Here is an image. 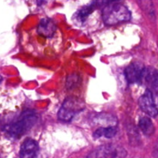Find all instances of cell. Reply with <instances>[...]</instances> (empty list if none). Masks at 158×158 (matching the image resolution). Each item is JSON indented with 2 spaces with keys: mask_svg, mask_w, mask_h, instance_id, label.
<instances>
[{
  "mask_svg": "<svg viewBox=\"0 0 158 158\" xmlns=\"http://www.w3.org/2000/svg\"><path fill=\"white\" fill-rule=\"evenodd\" d=\"M37 121V116L32 110H26L21 114L18 119L4 125L3 132L12 139L20 138L34 126Z\"/></svg>",
  "mask_w": 158,
  "mask_h": 158,
  "instance_id": "cell-1",
  "label": "cell"
},
{
  "mask_svg": "<svg viewBox=\"0 0 158 158\" xmlns=\"http://www.w3.org/2000/svg\"><path fill=\"white\" fill-rule=\"evenodd\" d=\"M102 18L106 25L114 26L129 21L131 13L129 9L120 2L106 5L102 10Z\"/></svg>",
  "mask_w": 158,
  "mask_h": 158,
  "instance_id": "cell-2",
  "label": "cell"
},
{
  "mask_svg": "<svg viewBox=\"0 0 158 158\" xmlns=\"http://www.w3.org/2000/svg\"><path fill=\"white\" fill-rule=\"evenodd\" d=\"M85 108L83 101L77 97H68L63 102L58 112L59 120L63 122H69Z\"/></svg>",
  "mask_w": 158,
  "mask_h": 158,
  "instance_id": "cell-3",
  "label": "cell"
},
{
  "mask_svg": "<svg viewBox=\"0 0 158 158\" xmlns=\"http://www.w3.org/2000/svg\"><path fill=\"white\" fill-rule=\"evenodd\" d=\"M139 106L143 113L151 117L158 115V102L154 93L147 89L139 99Z\"/></svg>",
  "mask_w": 158,
  "mask_h": 158,
  "instance_id": "cell-4",
  "label": "cell"
},
{
  "mask_svg": "<svg viewBox=\"0 0 158 158\" xmlns=\"http://www.w3.org/2000/svg\"><path fill=\"white\" fill-rule=\"evenodd\" d=\"M127 151L120 146L114 144H106L97 148L91 151L87 155L88 157H124Z\"/></svg>",
  "mask_w": 158,
  "mask_h": 158,
  "instance_id": "cell-5",
  "label": "cell"
},
{
  "mask_svg": "<svg viewBox=\"0 0 158 158\" xmlns=\"http://www.w3.org/2000/svg\"><path fill=\"white\" fill-rule=\"evenodd\" d=\"M145 69L146 67H144L142 63L138 62L130 64L124 71L125 77L128 83L140 84L144 78Z\"/></svg>",
  "mask_w": 158,
  "mask_h": 158,
  "instance_id": "cell-6",
  "label": "cell"
},
{
  "mask_svg": "<svg viewBox=\"0 0 158 158\" xmlns=\"http://www.w3.org/2000/svg\"><path fill=\"white\" fill-rule=\"evenodd\" d=\"M39 152V146L36 141L32 139H27L21 145L19 151L20 157H35Z\"/></svg>",
  "mask_w": 158,
  "mask_h": 158,
  "instance_id": "cell-7",
  "label": "cell"
},
{
  "mask_svg": "<svg viewBox=\"0 0 158 158\" xmlns=\"http://www.w3.org/2000/svg\"><path fill=\"white\" fill-rule=\"evenodd\" d=\"M56 31V26L52 19L49 18H44L40 21L37 28V32L42 36L49 38L55 34Z\"/></svg>",
  "mask_w": 158,
  "mask_h": 158,
  "instance_id": "cell-8",
  "label": "cell"
},
{
  "mask_svg": "<svg viewBox=\"0 0 158 158\" xmlns=\"http://www.w3.org/2000/svg\"><path fill=\"white\" fill-rule=\"evenodd\" d=\"M143 80L151 89L158 92V70L152 67L146 68Z\"/></svg>",
  "mask_w": 158,
  "mask_h": 158,
  "instance_id": "cell-9",
  "label": "cell"
},
{
  "mask_svg": "<svg viewBox=\"0 0 158 158\" xmlns=\"http://www.w3.org/2000/svg\"><path fill=\"white\" fill-rule=\"evenodd\" d=\"M118 128L117 125L113 126H107L105 127L98 128L97 131H94V138H101V137H106V138H113L117 134Z\"/></svg>",
  "mask_w": 158,
  "mask_h": 158,
  "instance_id": "cell-10",
  "label": "cell"
},
{
  "mask_svg": "<svg viewBox=\"0 0 158 158\" xmlns=\"http://www.w3.org/2000/svg\"><path fill=\"white\" fill-rule=\"evenodd\" d=\"M94 123L97 124L105 125L107 126H113V125H117V119L114 116L110 115L108 114H96L92 118Z\"/></svg>",
  "mask_w": 158,
  "mask_h": 158,
  "instance_id": "cell-11",
  "label": "cell"
},
{
  "mask_svg": "<svg viewBox=\"0 0 158 158\" xmlns=\"http://www.w3.org/2000/svg\"><path fill=\"white\" fill-rule=\"evenodd\" d=\"M139 127H140V131L143 132V134L147 137H151L155 131V128H154L152 121L149 117H143L140 119Z\"/></svg>",
  "mask_w": 158,
  "mask_h": 158,
  "instance_id": "cell-12",
  "label": "cell"
},
{
  "mask_svg": "<svg viewBox=\"0 0 158 158\" xmlns=\"http://www.w3.org/2000/svg\"><path fill=\"white\" fill-rule=\"evenodd\" d=\"M95 5L96 2H94L89 6H84L82 9H79L77 13L75 14V15H74V19H75L76 21L78 22V23H84L86 21V18L94 12Z\"/></svg>",
  "mask_w": 158,
  "mask_h": 158,
  "instance_id": "cell-13",
  "label": "cell"
},
{
  "mask_svg": "<svg viewBox=\"0 0 158 158\" xmlns=\"http://www.w3.org/2000/svg\"><path fill=\"white\" fill-rule=\"evenodd\" d=\"M127 133L129 138L131 140V143H133V141L137 143V140H139V134L137 129L134 128V126H129L127 127Z\"/></svg>",
  "mask_w": 158,
  "mask_h": 158,
  "instance_id": "cell-14",
  "label": "cell"
},
{
  "mask_svg": "<svg viewBox=\"0 0 158 158\" xmlns=\"http://www.w3.org/2000/svg\"><path fill=\"white\" fill-rule=\"evenodd\" d=\"M80 77H78L76 74H73L72 76L69 77L67 78V82H66V84H67L68 88H73L75 86V85L77 83H78V80Z\"/></svg>",
  "mask_w": 158,
  "mask_h": 158,
  "instance_id": "cell-15",
  "label": "cell"
},
{
  "mask_svg": "<svg viewBox=\"0 0 158 158\" xmlns=\"http://www.w3.org/2000/svg\"><path fill=\"white\" fill-rule=\"evenodd\" d=\"M122 0H102V4L106 6V5L111 4V3H115V2H120Z\"/></svg>",
  "mask_w": 158,
  "mask_h": 158,
  "instance_id": "cell-16",
  "label": "cell"
}]
</instances>
